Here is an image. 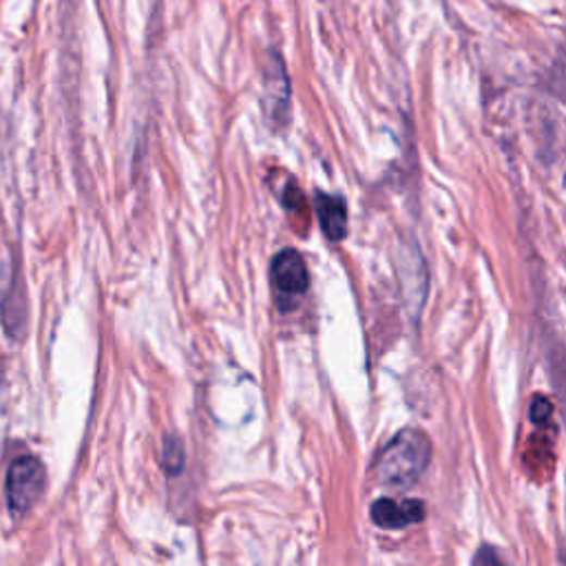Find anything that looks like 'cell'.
<instances>
[{
    "instance_id": "6da1fadb",
    "label": "cell",
    "mask_w": 566,
    "mask_h": 566,
    "mask_svg": "<svg viewBox=\"0 0 566 566\" xmlns=\"http://www.w3.org/2000/svg\"><path fill=\"white\" fill-rule=\"evenodd\" d=\"M432 458V443L428 434L405 428L379 454L374 463V478L385 487H411L428 469Z\"/></svg>"
},
{
    "instance_id": "3957f363",
    "label": "cell",
    "mask_w": 566,
    "mask_h": 566,
    "mask_svg": "<svg viewBox=\"0 0 566 566\" xmlns=\"http://www.w3.org/2000/svg\"><path fill=\"white\" fill-rule=\"evenodd\" d=\"M272 283L281 299L295 302L299 299L310 286V272L304 257L288 248L281 250L272 261Z\"/></svg>"
},
{
    "instance_id": "7a4b0ae2",
    "label": "cell",
    "mask_w": 566,
    "mask_h": 566,
    "mask_svg": "<svg viewBox=\"0 0 566 566\" xmlns=\"http://www.w3.org/2000/svg\"><path fill=\"white\" fill-rule=\"evenodd\" d=\"M8 505L12 514H27L45 491V467L34 456L16 458L8 469Z\"/></svg>"
},
{
    "instance_id": "277c9868",
    "label": "cell",
    "mask_w": 566,
    "mask_h": 566,
    "mask_svg": "<svg viewBox=\"0 0 566 566\" xmlns=\"http://www.w3.org/2000/svg\"><path fill=\"white\" fill-rule=\"evenodd\" d=\"M370 516L377 527L381 529H405L411 525L422 522L424 518V505L420 501H392V499H379Z\"/></svg>"
},
{
    "instance_id": "ba28073f",
    "label": "cell",
    "mask_w": 566,
    "mask_h": 566,
    "mask_svg": "<svg viewBox=\"0 0 566 566\" xmlns=\"http://www.w3.org/2000/svg\"><path fill=\"white\" fill-rule=\"evenodd\" d=\"M549 416H551V403H549L546 398H542V396H536V398H533V405H531V418H533V422L542 424V422L549 420Z\"/></svg>"
},
{
    "instance_id": "8992f818",
    "label": "cell",
    "mask_w": 566,
    "mask_h": 566,
    "mask_svg": "<svg viewBox=\"0 0 566 566\" xmlns=\"http://www.w3.org/2000/svg\"><path fill=\"white\" fill-rule=\"evenodd\" d=\"M268 71H266V102H268V113L274 118L276 113H283L288 109L291 100V85L286 76V66H283L281 58L276 51L270 53Z\"/></svg>"
},
{
    "instance_id": "5b68a950",
    "label": "cell",
    "mask_w": 566,
    "mask_h": 566,
    "mask_svg": "<svg viewBox=\"0 0 566 566\" xmlns=\"http://www.w3.org/2000/svg\"><path fill=\"white\" fill-rule=\"evenodd\" d=\"M317 218L328 239L341 242L347 235V206L341 197L317 193Z\"/></svg>"
},
{
    "instance_id": "52a82bcc",
    "label": "cell",
    "mask_w": 566,
    "mask_h": 566,
    "mask_svg": "<svg viewBox=\"0 0 566 566\" xmlns=\"http://www.w3.org/2000/svg\"><path fill=\"white\" fill-rule=\"evenodd\" d=\"M162 465L169 471H180L184 465V452H182V443L177 439H167L162 445Z\"/></svg>"
}]
</instances>
